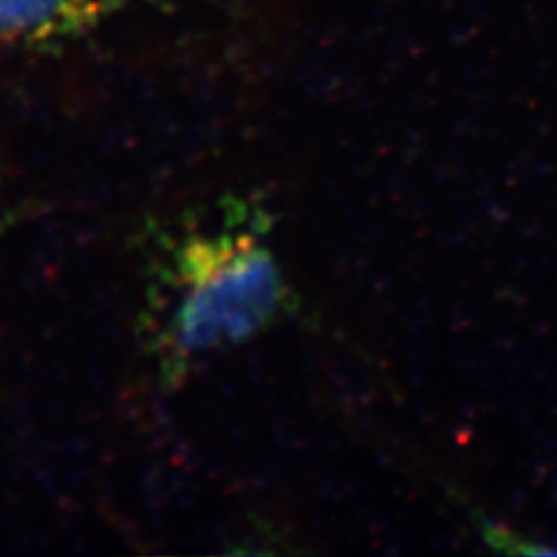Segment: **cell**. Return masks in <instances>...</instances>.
Returning a JSON list of instances; mask_svg holds the SVG:
<instances>
[{"label":"cell","mask_w":557,"mask_h":557,"mask_svg":"<svg viewBox=\"0 0 557 557\" xmlns=\"http://www.w3.org/2000/svg\"><path fill=\"white\" fill-rule=\"evenodd\" d=\"M168 260L170 301L156 338L165 379L257 337L285 306V283L269 246L238 220L188 232L172 244Z\"/></svg>","instance_id":"obj_1"},{"label":"cell","mask_w":557,"mask_h":557,"mask_svg":"<svg viewBox=\"0 0 557 557\" xmlns=\"http://www.w3.org/2000/svg\"><path fill=\"white\" fill-rule=\"evenodd\" d=\"M133 0H0V46L77 36Z\"/></svg>","instance_id":"obj_2"},{"label":"cell","mask_w":557,"mask_h":557,"mask_svg":"<svg viewBox=\"0 0 557 557\" xmlns=\"http://www.w3.org/2000/svg\"><path fill=\"white\" fill-rule=\"evenodd\" d=\"M9 223H11V220H9L7 215H4V218H0V232H2V230H4Z\"/></svg>","instance_id":"obj_3"}]
</instances>
